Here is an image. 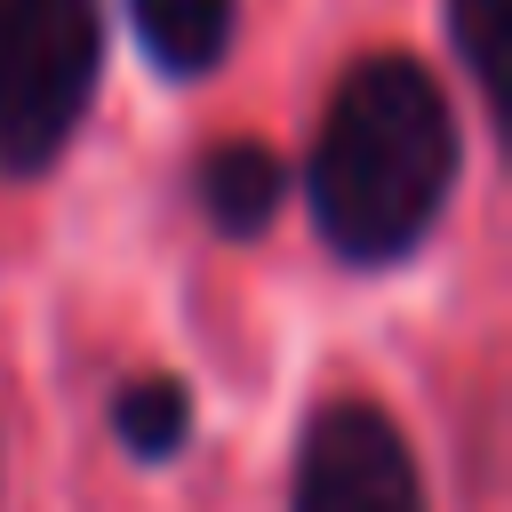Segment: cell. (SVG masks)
Returning a JSON list of instances; mask_svg holds the SVG:
<instances>
[{
  "label": "cell",
  "mask_w": 512,
  "mask_h": 512,
  "mask_svg": "<svg viewBox=\"0 0 512 512\" xmlns=\"http://www.w3.org/2000/svg\"><path fill=\"white\" fill-rule=\"evenodd\" d=\"M112 432H120V448L144 456V464L176 456L184 432H192V400H184V384H168V376H136V384H120V400H112Z\"/></svg>",
  "instance_id": "cell-6"
},
{
  "label": "cell",
  "mask_w": 512,
  "mask_h": 512,
  "mask_svg": "<svg viewBox=\"0 0 512 512\" xmlns=\"http://www.w3.org/2000/svg\"><path fill=\"white\" fill-rule=\"evenodd\" d=\"M200 208H208V224L232 232V240L264 232L272 208H280V160H272L264 144H216V152L200 160Z\"/></svg>",
  "instance_id": "cell-4"
},
{
  "label": "cell",
  "mask_w": 512,
  "mask_h": 512,
  "mask_svg": "<svg viewBox=\"0 0 512 512\" xmlns=\"http://www.w3.org/2000/svg\"><path fill=\"white\" fill-rule=\"evenodd\" d=\"M504 8L512 0H440L448 16V40H456V64L472 72V88L488 96V112H504Z\"/></svg>",
  "instance_id": "cell-7"
},
{
  "label": "cell",
  "mask_w": 512,
  "mask_h": 512,
  "mask_svg": "<svg viewBox=\"0 0 512 512\" xmlns=\"http://www.w3.org/2000/svg\"><path fill=\"white\" fill-rule=\"evenodd\" d=\"M96 64H104V24L96 0H0V160L40 176L88 96H96Z\"/></svg>",
  "instance_id": "cell-2"
},
{
  "label": "cell",
  "mask_w": 512,
  "mask_h": 512,
  "mask_svg": "<svg viewBox=\"0 0 512 512\" xmlns=\"http://www.w3.org/2000/svg\"><path fill=\"white\" fill-rule=\"evenodd\" d=\"M456 112L416 56H360L312 128V224L344 264H400L448 208Z\"/></svg>",
  "instance_id": "cell-1"
},
{
  "label": "cell",
  "mask_w": 512,
  "mask_h": 512,
  "mask_svg": "<svg viewBox=\"0 0 512 512\" xmlns=\"http://www.w3.org/2000/svg\"><path fill=\"white\" fill-rule=\"evenodd\" d=\"M288 512H424L416 464L400 424L376 400H328L304 424L296 448V496Z\"/></svg>",
  "instance_id": "cell-3"
},
{
  "label": "cell",
  "mask_w": 512,
  "mask_h": 512,
  "mask_svg": "<svg viewBox=\"0 0 512 512\" xmlns=\"http://www.w3.org/2000/svg\"><path fill=\"white\" fill-rule=\"evenodd\" d=\"M128 16H136V40L152 48V64L176 80H200L232 40V0H128Z\"/></svg>",
  "instance_id": "cell-5"
}]
</instances>
